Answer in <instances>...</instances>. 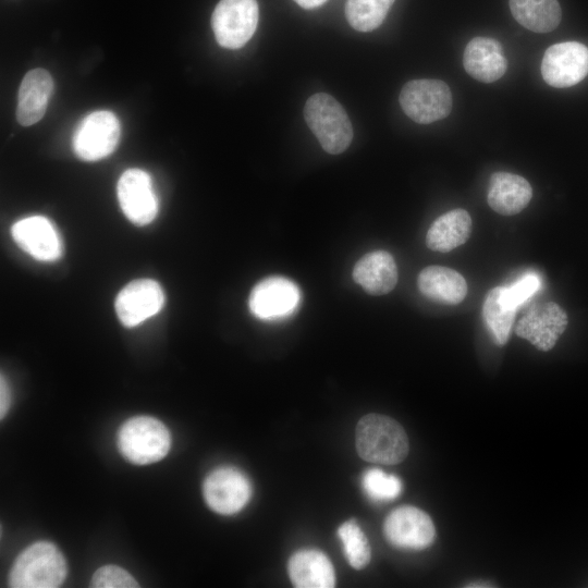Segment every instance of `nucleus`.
I'll return each instance as SVG.
<instances>
[{"label": "nucleus", "instance_id": "f257e3e1", "mask_svg": "<svg viewBox=\"0 0 588 588\" xmlns=\"http://www.w3.org/2000/svg\"><path fill=\"white\" fill-rule=\"evenodd\" d=\"M356 450L368 462L393 465L408 453V440L402 426L379 414L364 416L355 430Z\"/></svg>", "mask_w": 588, "mask_h": 588}, {"label": "nucleus", "instance_id": "f03ea898", "mask_svg": "<svg viewBox=\"0 0 588 588\" xmlns=\"http://www.w3.org/2000/svg\"><path fill=\"white\" fill-rule=\"evenodd\" d=\"M66 576V563L51 542L39 541L26 548L15 560L9 576L13 588H56Z\"/></svg>", "mask_w": 588, "mask_h": 588}, {"label": "nucleus", "instance_id": "7ed1b4c3", "mask_svg": "<svg viewBox=\"0 0 588 588\" xmlns=\"http://www.w3.org/2000/svg\"><path fill=\"white\" fill-rule=\"evenodd\" d=\"M305 121L327 152L338 155L353 139L352 123L343 107L330 95L317 93L304 107Z\"/></svg>", "mask_w": 588, "mask_h": 588}, {"label": "nucleus", "instance_id": "20e7f679", "mask_svg": "<svg viewBox=\"0 0 588 588\" xmlns=\"http://www.w3.org/2000/svg\"><path fill=\"white\" fill-rule=\"evenodd\" d=\"M122 455L134 464L145 465L162 460L171 446L167 427L149 416H137L125 421L118 433Z\"/></svg>", "mask_w": 588, "mask_h": 588}, {"label": "nucleus", "instance_id": "39448f33", "mask_svg": "<svg viewBox=\"0 0 588 588\" xmlns=\"http://www.w3.org/2000/svg\"><path fill=\"white\" fill-rule=\"evenodd\" d=\"M404 113L419 124H430L446 118L452 110L450 87L440 79H413L407 82L399 96Z\"/></svg>", "mask_w": 588, "mask_h": 588}, {"label": "nucleus", "instance_id": "423d86ee", "mask_svg": "<svg viewBox=\"0 0 588 588\" xmlns=\"http://www.w3.org/2000/svg\"><path fill=\"white\" fill-rule=\"evenodd\" d=\"M258 19L256 0H220L211 15L216 40L228 49L243 47L254 35Z\"/></svg>", "mask_w": 588, "mask_h": 588}, {"label": "nucleus", "instance_id": "0eeeda50", "mask_svg": "<svg viewBox=\"0 0 588 588\" xmlns=\"http://www.w3.org/2000/svg\"><path fill=\"white\" fill-rule=\"evenodd\" d=\"M302 293L292 280L273 275L259 281L250 291V313L265 321H279L291 317L299 307Z\"/></svg>", "mask_w": 588, "mask_h": 588}, {"label": "nucleus", "instance_id": "6e6552de", "mask_svg": "<svg viewBox=\"0 0 588 588\" xmlns=\"http://www.w3.org/2000/svg\"><path fill=\"white\" fill-rule=\"evenodd\" d=\"M120 139V122L107 110L94 111L77 125L72 139L74 152L85 161H97L113 152Z\"/></svg>", "mask_w": 588, "mask_h": 588}, {"label": "nucleus", "instance_id": "1a4fd4ad", "mask_svg": "<svg viewBox=\"0 0 588 588\" xmlns=\"http://www.w3.org/2000/svg\"><path fill=\"white\" fill-rule=\"evenodd\" d=\"M540 70L552 87L574 86L588 74V48L578 41L554 44L544 51Z\"/></svg>", "mask_w": 588, "mask_h": 588}, {"label": "nucleus", "instance_id": "9d476101", "mask_svg": "<svg viewBox=\"0 0 588 588\" xmlns=\"http://www.w3.org/2000/svg\"><path fill=\"white\" fill-rule=\"evenodd\" d=\"M203 490L208 506L224 515L240 512L252 495L249 479L244 473L230 466L212 470L205 479Z\"/></svg>", "mask_w": 588, "mask_h": 588}, {"label": "nucleus", "instance_id": "9b49d317", "mask_svg": "<svg viewBox=\"0 0 588 588\" xmlns=\"http://www.w3.org/2000/svg\"><path fill=\"white\" fill-rule=\"evenodd\" d=\"M118 199L125 217L137 225L150 223L158 213V199L147 172L128 169L120 176Z\"/></svg>", "mask_w": 588, "mask_h": 588}, {"label": "nucleus", "instance_id": "f8f14e48", "mask_svg": "<svg viewBox=\"0 0 588 588\" xmlns=\"http://www.w3.org/2000/svg\"><path fill=\"white\" fill-rule=\"evenodd\" d=\"M383 530L387 540L402 549H425L436 538V528L429 515L414 506L392 511L385 518Z\"/></svg>", "mask_w": 588, "mask_h": 588}, {"label": "nucleus", "instance_id": "ddd939ff", "mask_svg": "<svg viewBox=\"0 0 588 588\" xmlns=\"http://www.w3.org/2000/svg\"><path fill=\"white\" fill-rule=\"evenodd\" d=\"M565 310L554 302L534 305L518 320L515 333L529 341L536 348L548 352L567 327Z\"/></svg>", "mask_w": 588, "mask_h": 588}, {"label": "nucleus", "instance_id": "4468645a", "mask_svg": "<svg viewBox=\"0 0 588 588\" xmlns=\"http://www.w3.org/2000/svg\"><path fill=\"white\" fill-rule=\"evenodd\" d=\"M164 294L158 282L137 279L126 284L115 299V311L123 326L132 328L158 314Z\"/></svg>", "mask_w": 588, "mask_h": 588}, {"label": "nucleus", "instance_id": "2eb2a0df", "mask_svg": "<svg viewBox=\"0 0 588 588\" xmlns=\"http://www.w3.org/2000/svg\"><path fill=\"white\" fill-rule=\"evenodd\" d=\"M12 237L28 255L41 261H54L63 252L58 230L45 217L32 216L12 225Z\"/></svg>", "mask_w": 588, "mask_h": 588}, {"label": "nucleus", "instance_id": "dca6fc26", "mask_svg": "<svg viewBox=\"0 0 588 588\" xmlns=\"http://www.w3.org/2000/svg\"><path fill=\"white\" fill-rule=\"evenodd\" d=\"M463 65L467 74L482 83L501 78L507 69L503 47L489 37H475L465 47Z\"/></svg>", "mask_w": 588, "mask_h": 588}, {"label": "nucleus", "instance_id": "f3484780", "mask_svg": "<svg viewBox=\"0 0 588 588\" xmlns=\"http://www.w3.org/2000/svg\"><path fill=\"white\" fill-rule=\"evenodd\" d=\"M532 197L529 182L515 173L499 171L491 174L487 201L502 216H514L524 210Z\"/></svg>", "mask_w": 588, "mask_h": 588}, {"label": "nucleus", "instance_id": "a211bd4d", "mask_svg": "<svg viewBox=\"0 0 588 588\" xmlns=\"http://www.w3.org/2000/svg\"><path fill=\"white\" fill-rule=\"evenodd\" d=\"M353 279L371 295L387 294L397 283L399 272L395 260L387 250L367 253L355 264Z\"/></svg>", "mask_w": 588, "mask_h": 588}, {"label": "nucleus", "instance_id": "6ab92c4d", "mask_svg": "<svg viewBox=\"0 0 588 588\" xmlns=\"http://www.w3.org/2000/svg\"><path fill=\"white\" fill-rule=\"evenodd\" d=\"M53 90V81L44 69H34L24 76L17 97L16 119L20 124L29 126L45 114Z\"/></svg>", "mask_w": 588, "mask_h": 588}, {"label": "nucleus", "instance_id": "aec40b11", "mask_svg": "<svg viewBox=\"0 0 588 588\" xmlns=\"http://www.w3.org/2000/svg\"><path fill=\"white\" fill-rule=\"evenodd\" d=\"M417 286L424 296L446 305L460 304L468 290L461 273L442 266L424 268L418 274Z\"/></svg>", "mask_w": 588, "mask_h": 588}, {"label": "nucleus", "instance_id": "412c9836", "mask_svg": "<svg viewBox=\"0 0 588 588\" xmlns=\"http://www.w3.org/2000/svg\"><path fill=\"white\" fill-rule=\"evenodd\" d=\"M289 575L298 588H331L335 575L330 560L316 550H302L289 561Z\"/></svg>", "mask_w": 588, "mask_h": 588}, {"label": "nucleus", "instance_id": "4be33fe9", "mask_svg": "<svg viewBox=\"0 0 588 588\" xmlns=\"http://www.w3.org/2000/svg\"><path fill=\"white\" fill-rule=\"evenodd\" d=\"M471 218L462 208L450 210L438 217L426 234L429 249L446 253L463 245L470 236Z\"/></svg>", "mask_w": 588, "mask_h": 588}, {"label": "nucleus", "instance_id": "5701e85b", "mask_svg": "<svg viewBox=\"0 0 588 588\" xmlns=\"http://www.w3.org/2000/svg\"><path fill=\"white\" fill-rule=\"evenodd\" d=\"M514 19L535 33H548L560 24L562 17L558 0H510Z\"/></svg>", "mask_w": 588, "mask_h": 588}, {"label": "nucleus", "instance_id": "b1692460", "mask_svg": "<svg viewBox=\"0 0 588 588\" xmlns=\"http://www.w3.org/2000/svg\"><path fill=\"white\" fill-rule=\"evenodd\" d=\"M516 309L511 308L504 298V286L491 289L483 301L482 317L498 345H504L511 333Z\"/></svg>", "mask_w": 588, "mask_h": 588}, {"label": "nucleus", "instance_id": "393cba45", "mask_svg": "<svg viewBox=\"0 0 588 588\" xmlns=\"http://www.w3.org/2000/svg\"><path fill=\"white\" fill-rule=\"evenodd\" d=\"M395 0H347L345 15L348 24L358 32H370L384 21Z\"/></svg>", "mask_w": 588, "mask_h": 588}, {"label": "nucleus", "instance_id": "a878e982", "mask_svg": "<svg viewBox=\"0 0 588 588\" xmlns=\"http://www.w3.org/2000/svg\"><path fill=\"white\" fill-rule=\"evenodd\" d=\"M345 556L354 568H363L370 561V547L367 538L354 519L343 523L338 529Z\"/></svg>", "mask_w": 588, "mask_h": 588}, {"label": "nucleus", "instance_id": "bb28decb", "mask_svg": "<svg viewBox=\"0 0 588 588\" xmlns=\"http://www.w3.org/2000/svg\"><path fill=\"white\" fill-rule=\"evenodd\" d=\"M362 485L366 494L373 501L393 500L402 491L400 478L376 468L364 474Z\"/></svg>", "mask_w": 588, "mask_h": 588}, {"label": "nucleus", "instance_id": "cd10ccee", "mask_svg": "<svg viewBox=\"0 0 588 588\" xmlns=\"http://www.w3.org/2000/svg\"><path fill=\"white\" fill-rule=\"evenodd\" d=\"M91 586L95 588H134L138 587V584L124 568L106 565L94 573Z\"/></svg>", "mask_w": 588, "mask_h": 588}, {"label": "nucleus", "instance_id": "c85d7f7f", "mask_svg": "<svg viewBox=\"0 0 588 588\" xmlns=\"http://www.w3.org/2000/svg\"><path fill=\"white\" fill-rule=\"evenodd\" d=\"M540 278L536 273L524 275L510 286H504L506 304L511 308L517 309L519 305L525 303L540 289Z\"/></svg>", "mask_w": 588, "mask_h": 588}, {"label": "nucleus", "instance_id": "c756f323", "mask_svg": "<svg viewBox=\"0 0 588 588\" xmlns=\"http://www.w3.org/2000/svg\"><path fill=\"white\" fill-rule=\"evenodd\" d=\"M11 403V393L7 380L3 375L0 380V417L3 418Z\"/></svg>", "mask_w": 588, "mask_h": 588}, {"label": "nucleus", "instance_id": "7c9ffc66", "mask_svg": "<svg viewBox=\"0 0 588 588\" xmlns=\"http://www.w3.org/2000/svg\"><path fill=\"white\" fill-rule=\"evenodd\" d=\"M303 9H315L321 7L328 0H293Z\"/></svg>", "mask_w": 588, "mask_h": 588}]
</instances>
